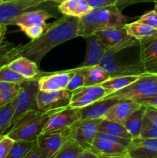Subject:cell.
I'll use <instances>...</instances> for the list:
<instances>
[{"instance_id": "1", "label": "cell", "mask_w": 157, "mask_h": 158, "mask_svg": "<svg viewBox=\"0 0 157 158\" xmlns=\"http://www.w3.org/2000/svg\"><path fill=\"white\" fill-rule=\"evenodd\" d=\"M78 18L63 15L46 26L38 39L21 46L19 56H24L39 64L48 52L69 40L78 37Z\"/></svg>"}, {"instance_id": "2", "label": "cell", "mask_w": 157, "mask_h": 158, "mask_svg": "<svg viewBox=\"0 0 157 158\" xmlns=\"http://www.w3.org/2000/svg\"><path fill=\"white\" fill-rule=\"evenodd\" d=\"M52 111L30 110L23 114L6 134L14 141H36L42 134Z\"/></svg>"}, {"instance_id": "3", "label": "cell", "mask_w": 157, "mask_h": 158, "mask_svg": "<svg viewBox=\"0 0 157 158\" xmlns=\"http://www.w3.org/2000/svg\"><path fill=\"white\" fill-rule=\"evenodd\" d=\"M157 94V81L155 77L146 72L135 82L120 90L108 94L102 99L113 98L119 100H133Z\"/></svg>"}, {"instance_id": "4", "label": "cell", "mask_w": 157, "mask_h": 158, "mask_svg": "<svg viewBox=\"0 0 157 158\" xmlns=\"http://www.w3.org/2000/svg\"><path fill=\"white\" fill-rule=\"evenodd\" d=\"M38 90V78L28 80L21 83V89L14 100V114L11 122L12 126L27 111L37 110L35 97Z\"/></svg>"}, {"instance_id": "5", "label": "cell", "mask_w": 157, "mask_h": 158, "mask_svg": "<svg viewBox=\"0 0 157 158\" xmlns=\"http://www.w3.org/2000/svg\"><path fill=\"white\" fill-rule=\"evenodd\" d=\"M98 65L103 67L111 77L132 75L141 76L146 72L139 61L138 63L119 61L115 58V55L108 49Z\"/></svg>"}, {"instance_id": "6", "label": "cell", "mask_w": 157, "mask_h": 158, "mask_svg": "<svg viewBox=\"0 0 157 158\" xmlns=\"http://www.w3.org/2000/svg\"><path fill=\"white\" fill-rule=\"evenodd\" d=\"M79 120L78 109L66 106L55 110L50 114L42 134L61 132L70 129L71 127Z\"/></svg>"}, {"instance_id": "7", "label": "cell", "mask_w": 157, "mask_h": 158, "mask_svg": "<svg viewBox=\"0 0 157 158\" xmlns=\"http://www.w3.org/2000/svg\"><path fill=\"white\" fill-rule=\"evenodd\" d=\"M102 119L79 120L69 129V137L89 150L96 138L98 127Z\"/></svg>"}, {"instance_id": "8", "label": "cell", "mask_w": 157, "mask_h": 158, "mask_svg": "<svg viewBox=\"0 0 157 158\" xmlns=\"http://www.w3.org/2000/svg\"><path fill=\"white\" fill-rule=\"evenodd\" d=\"M71 97L72 93L67 89L52 92L38 90L35 97L36 108L40 111H50L66 107Z\"/></svg>"}, {"instance_id": "9", "label": "cell", "mask_w": 157, "mask_h": 158, "mask_svg": "<svg viewBox=\"0 0 157 158\" xmlns=\"http://www.w3.org/2000/svg\"><path fill=\"white\" fill-rule=\"evenodd\" d=\"M45 2L46 0H7L0 4V24L8 26L9 22L18 15Z\"/></svg>"}, {"instance_id": "10", "label": "cell", "mask_w": 157, "mask_h": 158, "mask_svg": "<svg viewBox=\"0 0 157 158\" xmlns=\"http://www.w3.org/2000/svg\"><path fill=\"white\" fill-rule=\"evenodd\" d=\"M75 69L61 72L43 73L38 77V89L41 91L52 92L66 89L71 77L75 73Z\"/></svg>"}, {"instance_id": "11", "label": "cell", "mask_w": 157, "mask_h": 158, "mask_svg": "<svg viewBox=\"0 0 157 158\" xmlns=\"http://www.w3.org/2000/svg\"><path fill=\"white\" fill-rule=\"evenodd\" d=\"M139 63L148 73L157 72V34L139 41Z\"/></svg>"}, {"instance_id": "12", "label": "cell", "mask_w": 157, "mask_h": 158, "mask_svg": "<svg viewBox=\"0 0 157 158\" xmlns=\"http://www.w3.org/2000/svg\"><path fill=\"white\" fill-rule=\"evenodd\" d=\"M69 138V129L61 132L42 134L36 142L42 151L45 158H52Z\"/></svg>"}, {"instance_id": "13", "label": "cell", "mask_w": 157, "mask_h": 158, "mask_svg": "<svg viewBox=\"0 0 157 158\" xmlns=\"http://www.w3.org/2000/svg\"><path fill=\"white\" fill-rule=\"evenodd\" d=\"M129 158H155L157 156V139L132 138L127 147Z\"/></svg>"}, {"instance_id": "14", "label": "cell", "mask_w": 157, "mask_h": 158, "mask_svg": "<svg viewBox=\"0 0 157 158\" xmlns=\"http://www.w3.org/2000/svg\"><path fill=\"white\" fill-rule=\"evenodd\" d=\"M52 17L53 15L52 13L42 9L26 11L11 20L8 26H16L22 31L26 28L34 25L46 26V21Z\"/></svg>"}, {"instance_id": "15", "label": "cell", "mask_w": 157, "mask_h": 158, "mask_svg": "<svg viewBox=\"0 0 157 158\" xmlns=\"http://www.w3.org/2000/svg\"><path fill=\"white\" fill-rule=\"evenodd\" d=\"M84 39L86 42L87 50L84 61L78 67H89L98 65L108 49L103 46L96 34Z\"/></svg>"}, {"instance_id": "16", "label": "cell", "mask_w": 157, "mask_h": 158, "mask_svg": "<svg viewBox=\"0 0 157 158\" xmlns=\"http://www.w3.org/2000/svg\"><path fill=\"white\" fill-rule=\"evenodd\" d=\"M98 19L100 30L110 27H123L131 19L115 7L98 8Z\"/></svg>"}, {"instance_id": "17", "label": "cell", "mask_w": 157, "mask_h": 158, "mask_svg": "<svg viewBox=\"0 0 157 158\" xmlns=\"http://www.w3.org/2000/svg\"><path fill=\"white\" fill-rule=\"evenodd\" d=\"M141 106L133 100H119L107 111L103 119L123 124L125 120Z\"/></svg>"}, {"instance_id": "18", "label": "cell", "mask_w": 157, "mask_h": 158, "mask_svg": "<svg viewBox=\"0 0 157 158\" xmlns=\"http://www.w3.org/2000/svg\"><path fill=\"white\" fill-rule=\"evenodd\" d=\"M119 101V100L113 98L100 99L89 106L78 109L80 120L103 119L107 111Z\"/></svg>"}, {"instance_id": "19", "label": "cell", "mask_w": 157, "mask_h": 158, "mask_svg": "<svg viewBox=\"0 0 157 158\" xmlns=\"http://www.w3.org/2000/svg\"><path fill=\"white\" fill-rule=\"evenodd\" d=\"M89 150L98 156H127V147L99 138L95 139Z\"/></svg>"}, {"instance_id": "20", "label": "cell", "mask_w": 157, "mask_h": 158, "mask_svg": "<svg viewBox=\"0 0 157 158\" xmlns=\"http://www.w3.org/2000/svg\"><path fill=\"white\" fill-rule=\"evenodd\" d=\"M58 9L63 15L82 18L93 9L86 0H64L59 3Z\"/></svg>"}, {"instance_id": "21", "label": "cell", "mask_w": 157, "mask_h": 158, "mask_svg": "<svg viewBox=\"0 0 157 158\" xmlns=\"http://www.w3.org/2000/svg\"><path fill=\"white\" fill-rule=\"evenodd\" d=\"M8 66L27 80L37 78L39 74L38 64L24 56H18Z\"/></svg>"}, {"instance_id": "22", "label": "cell", "mask_w": 157, "mask_h": 158, "mask_svg": "<svg viewBox=\"0 0 157 158\" xmlns=\"http://www.w3.org/2000/svg\"><path fill=\"white\" fill-rule=\"evenodd\" d=\"M100 30L98 19V9H93L89 13L78 19V37L90 36Z\"/></svg>"}, {"instance_id": "23", "label": "cell", "mask_w": 157, "mask_h": 158, "mask_svg": "<svg viewBox=\"0 0 157 158\" xmlns=\"http://www.w3.org/2000/svg\"><path fill=\"white\" fill-rule=\"evenodd\" d=\"M103 46L107 49L112 47L128 36L123 27H110L101 29L96 32Z\"/></svg>"}, {"instance_id": "24", "label": "cell", "mask_w": 157, "mask_h": 158, "mask_svg": "<svg viewBox=\"0 0 157 158\" xmlns=\"http://www.w3.org/2000/svg\"><path fill=\"white\" fill-rule=\"evenodd\" d=\"M123 29L126 30L128 35L135 38L138 41L157 34L156 29L141 22H139L138 20L132 23H127L124 25Z\"/></svg>"}, {"instance_id": "25", "label": "cell", "mask_w": 157, "mask_h": 158, "mask_svg": "<svg viewBox=\"0 0 157 158\" xmlns=\"http://www.w3.org/2000/svg\"><path fill=\"white\" fill-rule=\"evenodd\" d=\"M83 68L85 75L84 86H92L100 85L110 78V75L99 65Z\"/></svg>"}, {"instance_id": "26", "label": "cell", "mask_w": 157, "mask_h": 158, "mask_svg": "<svg viewBox=\"0 0 157 158\" xmlns=\"http://www.w3.org/2000/svg\"><path fill=\"white\" fill-rule=\"evenodd\" d=\"M143 75L121 76V77H110L107 80L101 83L99 86H101L102 87H103L106 89V93H107L106 95H108V94L116 92V91L120 90V89H123L126 86H129V84H131L132 83L135 82V80H138Z\"/></svg>"}, {"instance_id": "27", "label": "cell", "mask_w": 157, "mask_h": 158, "mask_svg": "<svg viewBox=\"0 0 157 158\" xmlns=\"http://www.w3.org/2000/svg\"><path fill=\"white\" fill-rule=\"evenodd\" d=\"M145 110H146V106H142L138 110L134 111L123 123V125L132 136V138L139 137Z\"/></svg>"}, {"instance_id": "28", "label": "cell", "mask_w": 157, "mask_h": 158, "mask_svg": "<svg viewBox=\"0 0 157 158\" xmlns=\"http://www.w3.org/2000/svg\"><path fill=\"white\" fill-rule=\"evenodd\" d=\"M22 44L15 45L13 43L0 40V68L9 65L12 60L19 56Z\"/></svg>"}, {"instance_id": "29", "label": "cell", "mask_w": 157, "mask_h": 158, "mask_svg": "<svg viewBox=\"0 0 157 158\" xmlns=\"http://www.w3.org/2000/svg\"><path fill=\"white\" fill-rule=\"evenodd\" d=\"M93 9L105 7H115L123 10L128 6L139 3L152 2L153 0H86Z\"/></svg>"}, {"instance_id": "30", "label": "cell", "mask_w": 157, "mask_h": 158, "mask_svg": "<svg viewBox=\"0 0 157 158\" xmlns=\"http://www.w3.org/2000/svg\"><path fill=\"white\" fill-rule=\"evenodd\" d=\"M98 132L106 133V134L123 137V138L132 139V136L126 131L123 124L116 123V122L104 120V119H102L99 124Z\"/></svg>"}, {"instance_id": "31", "label": "cell", "mask_w": 157, "mask_h": 158, "mask_svg": "<svg viewBox=\"0 0 157 158\" xmlns=\"http://www.w3.org/2000/svg\"><path fill=\"white\" fill-rule=\"evenodd\" d=\"M20 89L21 83L0 81V106L13 101Z\"/></svg>"}, {"instance_id": "32", "label": "cell", "mask_w": 157, "mask_h": 158, "mask_svg": "<svg viewBox=\"0 0 157 158\" xmlns=\"http://www.w3.org/2000/svg\"><path fill=\"white\" fill-rule=\"evenodd\" d=\"M85 150L78 142L69 137L52 158H75Z\"/></svg>"}, {"instance_id": "33", "label": "cell", "mask_w": 157, "mask_h": 158, "mask_svg": "<svg viewBox=\"0 0 157 158\" xmlns=\"http://www.w3.org/2000/svg\"><path fill=\"white\" fill-rule=\"evenodd\" d=\"M14 114V100L0 106V137L10 129Z\"/></svg>"}, {"instance_id": "34", "label": "cell", "mask_w": 157, "mask_h": 158, "mask_svg": "<svg viewBox=\"0 0 157 158\" xmlns=\"http://www.w3.org/2000/svg\"><path fill=\"white\" fill-rule=\"evenodd\" d=\"M101 97L95 94H85L76 97H71L68 106L74 109H81L100 100Z\"/></svg>"}, {"instance_id": "35", "label": "cell", "mask_w": 157, "mask_h": 158, "mask_svg": "<svg viewBox=\"0 0 157 158\" xmlns=\"http://www.w3.org/2000/svg\"><path fill=\"white\" fill-rule=\"evenodd\" d=\"M36 141H15L6 158H22Z\"/></svg>"}, {"instance_id": "36", "label": "cell", "mask_w": 157, "mask_h": 158, "mask_svg": "<svg viewBox=\"0 0 157 158\" xmlns=\"http://www.w3.org/2000/svg\"><path fill=\"white\" fill-rule=\"evenodd\" d=\"M26 80H28L27 79L11 69L8 65L0 68V81L22 83Z\"/></svg>"}, {"instance_id": "37", "label": "cell", "mask_w": 157, "mask_h": 158, "mask_svg": "<svg viewBox=\"0 0 157 158\" xmlns=\"http://www.w3.org/2000/svg\"><path fill=\"white\" fill-rule=\"evenodd\" d=\"M75 73H74L73 76L71 77L67 88H66V89L71 93L84 86L85 75L83 68L78 66V67L75 68Z\"/></svg>"}, {"instance_id": "38", "label": "cell", "mask_w": 157, "mask_h": 158, "mask_svg": "<svg viewBox=\"0 0 157 158\" xmlns=\"http://www.w3.org/2000/svg\"><path fill=\"white\" fill-rule=\"evenodd\" d=\"M139 137L145 139H157V127L144 114Z\"/></svg>"}, {"instance_id": "39", "label": "cell", "mask_w": 157, "mask_h": 158, "mask_svg": "<svg viewBox=\"0 0 157 158\" xmlns=\"http://www.w3.org/2000/svg\"><path fill=\"white\" fill-rule=\"evenodd\" d=\"M14 141L7 134L0 137V158H6L13 147Z\"/></svg>"}, {"instance_id": "40", "label": "cell", "mask_w": 157, "mask_h": 158, "mask_svg": "<svg viewBox=\"0 0 157 158\" xmlns=\"http://www.w3.org/2000/svg\"><path fill=\"white\" fill-rule=\"evenodd\" d=\"M96 138L103 139V140H108V141L113 142L115 143H119V144L123 145V146L128 147L129 144L130 143L131 140L132 139H126V138H123V137H116V136L111 135V134H106V133L103 132H98L96 135Z\"/></svg>"}, {"instance_id": "41", "label": "cell", "mask_w": 157, "mask_h": 158, "mask_svg": "<svg viewBox=\"0 0 157 158\" xmlns=\"http://www.w3.org/2000/svg\"><path fill=\"white\" fill-rule=\"evenodd\" d=\"M46 28V26H41V25H34V26L26 28L22 32H24L28 37H29L32 40L38 39L44 32Z\"/></svg>"}, {"instance_id": "42", "label": "cell", "mask_w": 157, "mask_h": 158, "mask_svg": "<svg viewBox=\"0 0 157 158\" xmlns=\"http://www.w3.org/2000/svg\"><path fill=\"white\" fill-rule=\"evenodd\" d=\"M138 21L157 29V12L155 10L146 12L139 18Z\"/></svg>"}, {"instance_id": "43", "label": "cell", "mask_w": 157, "mask_h": 158, "mask_svg": "<svg viewBox=\"0 0 157 158\" xmlns=\"http://www.w3.org/2000/svg\"><path fill=\"white\" fill-rule=\"evenodd\" d=\"M135 102L139 103V105L146 107H151L157 109V94L150 97H145V98H141L136 100Z\"/></svg>"}, {"instance_id": "44", "label": "cell", "mask_w": 157, "mask_h": 158, "mask_svg": "<svg viewBox=\"0 0 157 158\" xmlns=\"http://www.w3.org/2000/svg\"><path fill=\"white\" fill-rule=\"evenodd\" d=\"M22 158H45L42 151L39 146L38 145L37 142L32 147L30 150L26 153V155Z\"/></svg>"}, {"instance_id": "45", "label": "cell", "mask_w": 157, "mask_h": 158, "mask_svg": "<svg viewBox=\"0 0 157 158\" xmlns=\"http://www.w3.org/2000/svg\"><path fill=\"white\" fill-rule=\"evenodd\" d=\"M145 114L157 127V109L151 107H146Z\"/></svg>"}, {"instance_id": "46", "label": "cell", "mask_w": 157, "mask_h": 158, "mask_svg": "<svg viewBox=\"0 0 157 158\" xmlns=\"http://www.w3.org/2000/svg\"><path fill=\"white\" fill-rule=\"evenodd\" d=\"M75 158H99V156L89 150H85Z\"/></svg>"}, {"instance_id": "47", "label": "cell", "mask_w": 157, "mask_h": 158, "mask_svg": "<svg viewBox=\"0 0 157 158\" xmlns=\"http://www.w3.org/2000/svg\"><path fill=\"white\" fill-rule=\"evenodd\" d=\"M6 31H7V26L0 24V40L4 39L5 35L6 33Z\"/></svg>"}, {"instance_id": "48", "label": "cell", "mask_w": 157, "mask_h": 158, "mask_svg": "<svg viewBox=\"0 0 157 158\" xmlns=\"http://www.w3.org/2000/svg\"><path fill=\"white\" fill-rule=\"evenodd\" d=\"M46 2H55V3H58V4H59V3H61L62 2H63L64 0H46Z\"/></svg>"}, {"instance_id": "49", "label": "cell", "mask_w": 157, "mask_h": 158, "mask_svg": "<svg viewBox=\"0 0 157 158\" xmlns=\"http://www.w3.org/2000/svg\"><path fill=\"white\" fill-rule=\"evenodd\" d=\"M146 73L148 74H150V75L154 76L155 78V80H156V81H157V73H148V72H146Z\"/></svg>"}, {"instance_id": "50", "label": "cell", "mask_w": 157, "mask_h": 158, "mask_svg": "<svg viewBox=\"0 0 157 158\" xmlns=\"http://www.w3.org/2000/svg\"><path fill=\"white\" fill-rule=\"evenodd\" d=\"M154 10H155V12H157V1L155 2V9H154Z\"/></svg>"}, {"instance_id": "51", "label": "cell", "mask_w": 157, "mask_h": 158, "mask_svg": "<svg viewBox=\"0 0 157 158\" xmlns=\"http://www.w3.org/2000/svg\"><path fill=\"white\" fill-rule=\"evenodd\" d=\"M7 1V0H0V4H2V2H4Z\"/></svg>"}, {"instance_id": "52", "label": "cell", "mask_w": 157, "mask_h": 158, "mask_svg": "<svg viewBox=\"0 0 157 158\" xmlns=\"http://www.w3.org/2000/svg\"><path fill=\"white\" fill-rule=\"evenodd\" d=\"M155 158H157V156H156V157H155Z\"/></svg>"}, {"instance_id": "53", "label": "cell", "mask_w": 157, "mask_h": 158, "mask_svg": "<svg viewBox=\"0 0 157 158\" xmlns=\"http://www.w3.org/2000/svg\"><path fill=\"white\" fill-rule=\"evenodd\" d=\"M157 73V72H156V73Z\"/></svg>"}]
</instances>
